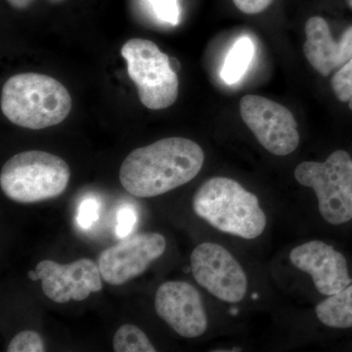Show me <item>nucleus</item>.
Wrapping results in <instances>:
<instances>
[{
  "label": "nucleus",
  "mask_w": 352,
  "mask_h": 352,
  "mask_svg": "<svg viewBox=\"0 0 352 352\" xmlns=\"http://www.w3.org/2000/svg\"><path fill=\"white\" fill-rule=\"evenodd\" d=\"M204 162L203 149L194 141L164 138L126 157L120 166V184L138 198L163 195L194 179Z\"/></svg>",
  "instance_id": "obj_1"
},
{
  "label": "nucleus",
  "mask_w": 352,
  "mask_h": 352,
  "mask_svg": "<svg viewBox=\"0 0 352 352\" xmlns=\"http://www.w3.org/2000/svg\"><path fill=\"white\" fill-rule=\"evenodd\" d=\"M71 95L59 80L36 73L19 74L2 88L1 111L7 119L24 129L57 126L68 117Z\"/></svg>",
  "instance_id": "obj_2"
},
{
  "label": "nucleus",
  "mask_w": 352,
  "mask_h": 352,
  "mask_svg": "<svg viewBox=\"0 0 352 352\" xmlns=\"http://www.w3.org/2000/svg\"><path fill=\"white\" fill-rule=\"evenodd\" d=\"M193 210L217 230L243 239H256L266 227L258 197L228 177H212L196 192Z\"/></svg>",
  "instance_id": "obj_3"
},
{
  "label": "nucleus",
  "mask_w": 352,
  "mask_h": 352,
  "mask_svg": "<svg viewBox=\"0 0 352 352\" xmlns=\"http://www.w3.org/2000/svg\"><path fill=\"white\" fill-rule=\"evenodd\" d=\"M71 170L62 157L44 151H25L2 166L0 186L7 198L21 204L56 198L68 187Z\"/></svg>",
  "instance_id": "obj_4"
},
{
  "label": "nucleus",
  "mask_w": 352,
  "mask_h": 352,
  "mask_svg": "<svg viewBox=\"0 0 352 352\" xmlns=\"http://www.w3.org/2000/svg\"><path fill=\"white\" fill-rule=\"evenodd\" d=\"M296 182L314 189L319 212L333 226L352 219V159L344 150L333 152L323 163L303 162L295 170Z\"/></svg>",
  "instance_id": "obj_5"
},
{
  "label": "nucleus",
  "mask_w": 352,
  "mask_h": 352,
  "mask_svg": "<svg viewBox=\"0 0 352 352\" xmlns=\"http://www.w3.org/2000/svg\"><path fill=\"white\" fill-rule=\"evenodd\" d=\"M127 74L138 87L139 100L150 110L173 106L178 96V78L170 56L157 44L143 38L127 41L120 50Z\"/></svg>",
  "instance_id": "obj_6"
},
{
  "label": "nucleus",
  "mask_w": 352,
  "mask_h": 352,
  "mask_svg": "<svg viewBox=\"0 0 352 352\" xmlns=\"http://www.w3.org/2000/svg\"><path fill=\"white\" fill-rule=\"evenodd\" d=\"M240 113L258 142L271 154L287 156L300 144L295 118L281 104L258 95H245L240 102Z\"/></svg>",
  "instance_id": "obj_7"
},
{
  "label": "nucleus",
  "mask_w": 352,
  "mask_h": 352,
  "mask_svg": "<svg viewBox=\"0 0 352 352\" xmlns=\"http://www.w3.org/2000/svg\"><path fill=\"white\" fill-rule=\"evenodd\" d=\"M192 274L201 287L229 303L241 302L248 289L247 275L226 248L203 243L191 254Z\"/></svg>",
  "instance_id": "obj_8"
},
{
  "label": "nucleus",
  "mask_w": 352,
  "mask_h": 352,
  "mask_svg": "<svg viewBox=\"0 0 352 352\" xmlns=\"http://www.w3.org/2000/svg\"><path fill=\"white\" fill-rule=\"evenodd\" d=\"M166 242L159 233H142L104 250L98 258L102 279L113 286L126 284L161 258Z\"/></svg>",
  "instance_id": "obj_9"
},
{
  "label": "nucleus",
  "mask_w": 352,
  "mask_h": 352,
  "mask_svg": "<svg viewBox=\"0 0 352 352\" xmlns=\"http://www.w3.org/2000/svg\"><path fill=\"white\" fill-rule=\"evenodd\" d=\"M36 272L43 282L44 295L57 303L72 300L82 302L103 287L98 264L89 258H80L69 264L46 259L36 265Z\"/></svg>",
  "instance_id": "obj_10"
},
{
  "label": "nucleus",
  "mask_w": 352,
  "mask_h": 352,
  "mask_svg": "<svg viewBox=\"0 0 352 352\" xmlns=\"http://www.w3.org/2000/svg\"><path fill=\"white\" fill-rule=\"evenodd\" d=\"M155 308L160 318L183 338L194 339L207 331L208 316L200 293L187 282L162 284L155 296Z\"/></svg>",
  "instance_id": "obj_11"
},
{
  "label": "nucleus",
  "mask_w": 352,
  "mask_h": 352,
  "mask_svg": "<svg viewBox=\"0 0 352 352\" xmlns=\"http://www.w3.org/2000/svg\"><path fill=\"white\" fill-rule=\"evenodd\" d=\"M289 259L296 268L311 276L322 295H335L352 284L344 254L322 241H309L296 247Z\"/></svg>",
  "instance_id": "obj_12"
},
{
  "label": "nucleus",
  "mask_w": 352,
  "mask_h": 352,
  "mask_svg": "<svg viewBox=\"0 0 352 352\" xmlns=\"http://www.w3.org/2000/svg\"><path fill=\"white\" fill-rule=\"evenodd\" d=\"M305 36L303 53L309 64L323 76L342 68L352 58V27L346 30L340 41H336L328 23L323 18L314 16L305 23Z\"/></svg>",
  "instance_id": "obj_13"
},
{
  "label": "nucleus",
  "mask_w": 352,
  "mask_h": 352,
  "mask_svg": "<svg viewBox=\"0 0 352 352\" xmlns=\"http://www.w3.org/2000/svg\"><path fill=\"white\" fill-rule=\"evenodd\" d=\"M315 312L319 321L328 327L351 328L352 284L319 303Z\"/></svg>",
  "instance_id": "obj_14"
},
{
  "label": "nucleus",
  "mask_w": 352,
  "mask_h": 352,
  "mask_svg": "<svg viewBox=\"0 0 352 352\" xmlns=\"http://www.w3.org/2000/svg\"><path fill=\"white\" fill-rule=\"evenodd\" d=\"M254 54V46L252 39L243 36L234 43L224 61L221 76L224 82L233 85L239 82L245 75Z\"/></svg>",
  "instance_id": "obj_15"
},
{
  "label": "nucleus",
  "mask_w": 352,
  "mask_h": 352,
  "mask_svg": "<svg viewBox=\"0 0 352 352\" xmlns=\"http://www.w3.org/2000/svg\"><path fill=\"white\" fill-rule=\"evenodd\" d=\"M113 349L116 352L157 351L146 333L132 324L120 326L113 336Z\"/></svg>",
  "instance_id": "obj_16"
},
{
  "label": "nucleus",
  "mask_w": 352,
  "mask_h": 352,
  "mask_svg": "<svg viewBox=\"0 0 352 352\" xmlns=\"http://www.w3.org/2000/svg\"><path fill=\"white\" fill-rule=\"evenodd\" d=\"M333 91L340 102H347L352 111V58L338 69L332 78Z\"/></svg>",
  "instance_id": "obj_17"
},
{
  "label": "nucleus",
  "mask_w": 352,
  "mask_h": 352,
  "mask_svg": "<svg viewBox=\"0 0 352 352\" xmlns=\"http://www.w3.org/2000/svg\"><path fill=\"white\" fill-rule=\"evenodd\" d=\"M8 352H43L45 351L43 340L34 331H23L11 340L7 347Z\"/></svg>",
  "instance_id": "obj_18"
},
{
  "label": "nucleus",
  "mask_w": 352,
  "mask_h": 352,
  "mask_svg": "<svg viewBox=\"0 0 352 352\" xmlns=\"http://www.w3.org/2000/svg\"><path fill=\"white\" fill-rule=\"evenodd\" d=\"M157 17L170 25H177L179 21V7L177 0H148Z\"/></svg>",
  "instance_id": "obj_19"
},
{
  "label": "nucleus",
  "mask_w": 352,
  "mask_h": 352,
  "mask_svg": "<svg viewBox=\"0 0 352 352\" xmlns=\"http://www.w3.org/2000/svg\"><path fill=\"white\" fill-rule=\"evenodd\" d=\"M99 208L100 206L98 201L94 198L85 199L82 201L78 208V217H76L78 226L85 230H88L98 220Z\"/></svg>",
  "instance_id": "obj_20"
},
{
  "label": "nucleus",
  "mask_w": 352,
  "mask_h": 352,
  "mask_svg": "<svg viewBox=\"0 0 352 352\" xmlns=\"http://www.w3.org/2000/svg\"><path fill=\"white\" fill-rule=\"evenodd\" d=\"M117 220L116 233L120 238L124 239L133 230L136 221H138V215L131 206H124L118 212Z\"/></svg>",
  "instance_id": "obj_21"
},
{
  "label": "nucleus",
  "mask_w": 352,
  "mask_h": 352,
  "mask_svg": "<svg viewBox=\"0 0 352 352\" xmlns=\"http://www.w3.org/2000/svg\"><path fill=\"white\" fill-rule=\"evenodd\" d=\"M241 12L254 15L263 12L272 3L273 0H232Z\"/></svg>",
  "instance_id": "obj_22"
},
{
  "label": "nucleus",
  "mask_w": 352,
  "mask_h": 352,
  "mask_svg": "<svg viewBox=\"0 0 352 352\" xmlns=\"http://www.w3.org/2000/svg\"><path fill=\"white\" fill-rule=\"evenodd\" d=\"M36 0H7L11 6L16 9H25L31 6Z\"/></svg>",
  "instance_id": "obj_23"
},
{
  "label": "nucleus",
  "mask_w": 352,
  "mask_h": 352,
  "mask_svg": "<svg viewBox=\"0 0 352 352\" xmlns=\"http://www.w3.org/2000/svg\"><path fill=\"white\" fill-rule=\"evenodd\" d=\"M170 62L171 69H173L175 73H178V72L180 71V69H182V64H180V62L178 61L177 59H175V58L173 57H170Z\"/></svg>",
  "instance_id": "obj_24"
},
{
  "label": "nucleus",
  "mask_w": 352,
  "mask_h": 352,
  "mask_svg": "<svg viewBox=\"0 0 352 352\" xmlns=\"http://www.w3.org/2000/svg\"><path fill=\"white\" fill-rule=\"evenodd\" d=\"M28 277L32 281H38V274H36V270H30L28 272Z\"/></svg>",
  "instance_id": "obj_25"
},
{
  "label": "nucleus",
  "mask_w": 352,
  "mask_h": 352,
  "mask_svg": "<svg viewBox=\"0 0 352 352\" xmlns=\"http://www.w3.org/2000/svg\"><path fill=\"white\" fill-rule=\"evenodd\" d=\"M48 1L51 2V3H60V2L63 1V0H48Z\"/></svg>",
  "instance_id": "obj_26"
},
{
  "label": "nucleus",
  "mask_w": 352,
  "mask_h": 352,
  "mask_svg": "<svg viewBox=\"0 0 352 352\" xmlns=\"http://www.w3.org/2000/svg\"><path fill=\"white\" fill-rule=\"evenodd\" d=\"M349 6H351L352 8V0H349Z\"/></svg>",
  "instance_id": "obj_27"
}]
</instances>
